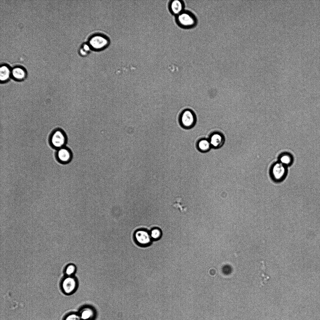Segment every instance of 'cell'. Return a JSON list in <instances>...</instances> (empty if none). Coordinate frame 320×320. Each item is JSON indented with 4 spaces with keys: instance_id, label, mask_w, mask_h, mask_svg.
I'll return each instance as SVG.
<instances>
[{
    "instance_id": "7c38bea8",
    "label": "cell",
    "mask_w": 320,
    "mask_h": 320,
    "mask_svg": "<svg viewBox=\"0 0 320 320\" xmlns=\"http://www.w3.org/2000/svg\"><path fill=\"white\" fill-rule=\"evenodd\" d=\"M11 76V70L6 65H3L0 68V79L1 82H4L8 80Z\"/></svg>"
},
{
    "instance_id": "ba28073f",
    "label": "cell",
    "mask_w": 320,
    "mask_h": 320,
    "mask_svg": "<svg viewBox=\"0 0 320 320\" xmlns=\"http://www.w3.org/2000/svg\"><path fill=\"white\" fill-rule=\"evenodd\" d=\"M81 320H92L95 317V311L90 306H85L81 308L78 313Z\"/></svg>"
},
{
    "instance_id": "5bb4252c",
    "label": "cell",
    "mask_w": 320,
    "mask_h": 320,
    "mask_svg": "<svg viewBox=\"0 0 320 320\" xmlns=\"http://www.w3.org/2000/svg\"><path fill=\"white\" fill-rule=\"evenodd\" d=\"M211 146L209 141L206 139L200 140L197 144L198 149L202 152L208 151L210 149Z\"/></svg>"
},
{
    "instance_id": "ac0fdd59",
    "label": "cell",
    "mask_w": 320,
    "mask_h": 320,
    "mask_svg": "<svg viewBox=\"0 0 320 320\" xmlns=\"http://www.w3.org/2000/svg\"><path fill=\"white\" fill-rule=\"evenodd\" d=\"M280 161V163L284 165L288 164L291 162V158L288 155H284L281 157Z\"/></svg>"
},
{
    "instance_id": "8992f818",
    "label": "cell",
    "mask_w": 320,
    "mask_h": 320,
    "mask_svg": "<svg viewBox=\"0 0 320 320\" xmlns=\"http://www.w3.org/2000/svg\"><path fill=\"white\" fill-rule=\"evenodd\" d=\"M55 155L58 161L63 164L70 162L72 158L71 150L65 146L57 149Z\"/></svg>"
},
{
    "instance_id": "9c48e42d",
    "label": "cell",
    "mask_w": 320,
    "mask_h": 320,
    "mask_svg": "<svg viewBox=\"0 0 320 320\" xmlns=\"http://www.w3.org/2000/svg\"><path fill=\"white\" fill-rule=\"evenodd\" d=\"M284 165L281 163H277L275 165L272 169V174L274 178L276 180L281 179L285 173Z\"/></svg>"
},
{
    "instance_id": "30bf717a",
    "label": "cell",
    "mask_w": 320,
    "mask_h": 320,
    "mask_svg": "<svg viewBox=\"0 0 320 320\" xmlns=\"http://www.w3.org/2000/svg\"><path fill=\"white\" fill-rule=\"evenodd\" d=\"M90 43L92 47L98 49L104 47L107 44V41L102 36H96L91 39Z\"/></svg>"
},
{
    "instance_id": "9a60e30c",
    "label": "cell",
    "mask_w": 320,
    "mask_h": 320,
    "mask_svg": "<svg viewBox=\"0 0 320 320\" xmlns=\"http://www.w3.org/2000/svg\"><path fill=\"white\" fill-rule=\"evenodd\" d=\"M149 233L152 239L154 240L158 239L162 235L161 231L157 228L152 229Z\"/></svg>"
},
{
    "instance_id": "5b68a950",
    "label": "cell",
    "mask_w": 320,
    "mask_h": 320,
    "mask_svg": "<svg viewBox=\"0 0 320 320\" xmlns=\"http://www.w3.org/2000/svg\"><path fill=\"white\" fill-rule=\"evenodd\" d=\"M133 238L136 242L138 245L146 246L149 245L152 239L150 233L147 231L139 229L135 232Z\"/></svg>"
},
{
    "instance_id": "e0dca14e",
    "label": "cell",
    "mask_w": 320,
    "mask_h": 320,
    "mask_svg": "<svg viewBox=\"0 0 320 320\" xmlns=\"http://www.w3.org/2000/svg\"><path fill=\"white\" fill-rule=\"evenodd\" d=\"M62 320H81V319L78 314L71 313L65 316Z\"/></svg>"
},
{
    "instance_id": "6da1fadb",
    "label": "cell",
    "mask_w": 320,
    "mask_h": 320,
    "mask_svg": "<svg viewBox=\"0 0 320 320\" xmlns=\"http://www.w3.org/2000/svg\"><path fill=\"white\" fill-rule=\"evenodd\" d=\"M196 122L197 117L195 112L190 109L184 110L180 115V124L185 129H189L193 128Z\"/></svg>"
},
{
    "instance_id": "277c9868",
    "label": "cell",
    "mask_w": 320,
    "mask_h": 320,
    "mask_svg": "<svg viewBox=\"0 0 320 320\" xmlns=\"http://www.w3.org/2000/svg\"><path fill=\"white\" fill-rule=\"evenodd\" d=\"M178 24L184 28L192 27L195 24V19L193 15L188 12H182L178 15L177 18Z\"/></svg>"
},
{
    "instance_id": "d6986e66",
    "label": "cell",
    "mask_w": 320,
    "mask_h": 320,
    "mask_svg": "<svg viewBox=\"0 0 320 320\" xmlns=\"http://www.w3.org/2000/svg\"><path fill=\"white\" fill-rule=\"evenodd\" d=\"M82 48L81 49L80 52L81 53L84 52L83 54H86L89 51V47L88 45L85 44L83 46Z\"/></svg>"
},
{
    "instance_id": "3957f363",
    "label": "cell",
    "mask_w": 320,
    "mask_h": 320,
    "mask_svg": "<svg viewBox=\"0 0 320 320\" xmlns=\"http://www.w3.org/2000/svg\"><path fill=\"white\" fill-rule=\"evenodd\" d=\"M77 286V281L72 276L66 277L63 279L61 284L63 292L67 294L72 293L76 290Z\"/></svg>"
},
{
    "instance_id": "52a82bcc",
    "label": "cell",
    "mask_w": 320,
    "mask_h": 320,
    "mask_svg": "<svg viewBox=\"0 0 320 320\" xmlns=\"http://www.w3.org/2000/svg\"><path fill=\"white\" fill-rule=\"evenodd\" d=\"M209 142L211 146L215 148H219L223 144L224 138L221 133L216 132L212 133L210 136Z\"/></svg>"
},
{
    "instance_id": "2e32d148",
    "label": "cell",
    "mask_w": 320,
    "mask_h": 320,
    "mask_svg": "<svg viewBox=\"0 0 320 320\" xmlns=\"http://www.w3.org/2000/svg\"><path fill=\"white\" fill-rule=\"evenodd\" d=\"M76 270L75 265L72 264L68 265L65 268V272L67 276H72L75 273Z\"/></svg>"
},
{
    "instance_id": "8fae6325",
    "label": "cell",
    "mask_w": 320,
    "mask_h": 320,
    "mask_svg": "<svg viewBox=\"0 0 320 320\" xmlns=\"http://www.w3.org/2000/svg\"><path fill=\"white\" fill-rule=\"evenodd\" d=\"M26 72L22 67H16L11 70V76L13 78L18 81L22 80L26 77Z\"/></svg>"
},
{
    "instance_id": "7a4b0ae2",
    "label": "cell",
    "mask_w": 320,
    "mask_h": 320,
    "mask_svg": "<svg viewBox=\"0 0 320 320\" xmlns=\"http://www.w3.org/2000/svg\"><path fill=\"white\" fill-rule=\"evenodd\" d=\"M49 141L50 145L58 149L65 146L67 138L66 134L62 130L57 129L51 133Z\"/></svg>"
},
{
    "instance_id": "4fadbf2b",
    "label": "cell",
    "mask_w": 320,
    "mask_h": 320,
    "mask_svg": "<svg viewBox=\"0 0 320 320\" xmlns=\"http://www.w3.org/2000/svg\"><path fill=\"white\" fill-rule=\"evenodd\" d=\"M170 7L173 14L178 15L182 12L183 3L180 1L174 0L171 2Z\"/></svg>"
}]
</instances>
